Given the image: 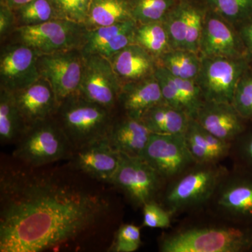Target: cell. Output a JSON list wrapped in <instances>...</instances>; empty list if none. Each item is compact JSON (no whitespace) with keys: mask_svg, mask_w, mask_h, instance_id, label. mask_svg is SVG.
Returning <instances> with one entry per match:
<instances>
[{"mask_svg":"<svg viewBox=\"0 0 252 252\" xmlns=\"http://www.w3.org/2000/svg\"><path fill=\"white\" fill-rule=\"evenodd\" d=\"M36 167L1 172L0 252H39L99 221L107 203L81 186Z\"/></svg>","mask_w":252,"mask_h":252,"instance_id":"cell-1","label":"cell"},{"mask_svg":"<svg viewBox=\"0 0 252 252\" xmlns=\"http://www.w3.org/2000/svg\"><path fill=\"white\" fill-rule=\"evenodd\" d=\"M225 223L190 225L160 240L161 252H252V225Z\"/></svg>","mask_w":252,"mask_h":252,"instance_id":"cell-2","label":"cell"},{"mask_svg":"<svg viewBox=\"0 0 252 252\" xmlns=\"http://www.w3.org/2000/svg\"><path fill=\"white\" fill-rule=\"evenodd\" d=\"M228 171L220 162H196L169 181L162 195V206L172 215L208 205Z\"/></svg>","mask_w":252,"mask_h":252,"instance_id":"cell-3","label":"cell"},{"mask_svg":"<svg viewBox=\"0 0 252 252\" xmlns=\"http://www.w3.org/2000/svg\"><path fill=\"white\" fill-rule=\"evenodd\" d=\"M54 117L74 151L107 137L113 123L110 110L79 94L61 102Z\"/></svg>","mask_w":252,"mask_h":252,"instance_id":"cell-4","label":"cell"},{"mask_svg":"<svg viewBox=\"0 0 252 252\" xmlns=\"http://www.w3.org/2000/svg\"><path fill=\"white\" fill-rule=\"evenodd\" d=\"M16 143L14 157L31 167H42L71 158L74 152L55 117L28 126Z\"/></svg>","mask_w":252,"mask_h":252,"instance_id":"cell-5","label":"cell"},{"mask_svg":"<svg viewBox=\"0 0 252 252\" xmlns=\"http://www.w3.org/2000/svg\"><path fill=\"white\" fill-rule=\"evenodd\" d=\"M88 29L85 25L56 19L34 26L14 28L16 42L27 45L39 55L82 49Z\"/></svg>","mask_w":252,"mask_h":252,"instance_id":"cell-6","label":"cell"},{"mask_svg":"<svg viewBox=\"0 0 252 252\" xmlns=\"http://www.w3.org/2000/svg\"><path fill=\"white\" fill-rule=\"evenodd\" d=\"M207 205L220 220L252 225V174L235 167L227 172Z\"/></svg>","mask_w":252,"mask_h":252,"instance_id":"cell-7","label":"cell"},{"mask_svg":"<svg viewBox=\"0 0 252 252\" xmlns=\"http://www.w3.org/2000/svg\"><path fill=\"white\" fill-rule=\"evenodd\" d=\"M250 67L248 59L201 57L195 81L205 101L232 103L239 81Z\"/></svg>","mask_w":252,"mask_h":252,"instance_id":"cell-8","label":"cell"},{"mask_svg":"<svg viewBox=\"0 0 252 252\" xmlns=\"http://www.w3.org/2000/svg\"><path fill=\"white\" fill-rule=\"evenodd\" d=\"M85 57L81 49L39 55L38 68L41 78L49 82L59 104L79 94Z\"/></svg>","mask_w":252,"mask_h":252,"instance_id":"cell-9","label":"cell"},{"mask_svg":"<svg viewBox=\"0 0 252 252\" xmlns=\"http://www.w3.org/2000/svg\"><path fill=\"white\" fill-rule=\"evenodd\" d=\"M140 157L148 162L165 182L197 162L189 152L185 134L152 133Z\"/></svg>","mask_w":252,"mask_h":252,"instance_id":"cell-10","label":"cell"},{"mask_svg":"<svg viewBox=\"0 0 252 252\" xmlns=\"http://www.w3.org/2000/svg\"><path fill=\"white\" fill-rule=\"evenodd\" d=\"M121 154L120 165L111 184L137 206L156 200L165 181L142 158Z\"/></svg>","mask_w":252,"mask_h":252,"instance_id":"cell-11","label":"cell"},{"mask_svg":"<svg viewBox=\"0 0 252 252\" xmlns=\"http://www.w3.org/2000/svg\"><path fill=\"white\" fill-rule=\"evenodd\" d=\"M84 57V72L79 94L91 102L112 110L119 102L122 84L110 61L98 54Z\"/></svg>","mask_w":252,"mask_h":252,"instance_id":"cell-12","label":"cell"},{"mask_svg":"<svg viewBox=\"0 0 252 252\" xmlns=\"http://www.w3.org/2000/svg\"><path fill=\"white\" fill-rule=\"evenodd\" d=\"M199 54L201 57L248 59L238 29L207 7Z\"/></svg>","mask_w":252,"mask_h":252,"instance_id":"cell-13","label":"cell"},{"mask_svg":"<svg viewBox=\"0 0 252 252\" xmlns=\"http://www.w3.org/2000/svg\"><path fill=\"white\" fill-rule=\"evenodd\" d=\"M39 56L34 50L21 43L5 46L0 56L1 89L14 93L39 80Z\"/></svg>","mask_w":252,"mask_h":252,"instance_id":"cell-14","label":"cell"},{"mask_svg":"<svg viewBox=\"0 0 252 252\" xmlns=\"http://www.w3.org/2000/svg\"><path fill=\"white\" fill-rule=\"evenodd\" d=\"M70 159L74 167L83 173L111 184L120 165L122 154L105 137L74 151Z\"/></svg>","mask_w":252,"mask_h":252,"instance_id":"cell-15","label":"cell"},{"mask_svg":"<svg viewBox=\"0 0 252 252\" xmlns=\"http://www.w3.org/2000/svg\"><path fill=\"white\" fill-rule=\"evenodd\" d=\"M193 119L212 135L230 143L248 127V121L227 102L205 101Z\"/></svg>","mask_w":252,"mask_h":252,"instance_id":"cell-16","label":"cell"},{"mask_svg":"<svg viewBox=\"0 0 252 252\" xmlns=\"http://www.w3.org/2000/svg\"><path fill=\"white\" fill-rule=\"evenodd\" d=\"M14 95L26 127L54 117L59 109V103L52 88L42 78L14 92Z\"/></svg>","mask_w":252,"mask_h":252,"instance_id":"cell-17","label":"cell"},{"mask_svg":"<svg viewBox=\"0 0 252 252\" xmlns=\"http://www.w3.org/2000/svg\"><path fill=\"white\" fill-rule=\"evenodd\" d=\"M119 102L126 116L141 120L149 109L165 102L155 75L123 84Z\"/></svg>","mask_w":252,"mask_h":252,"instance_id":"cell-18","label":"cell"},{"mask_svg":"<svg viewBox=\"0 0 252 252\" xmlns=\"http://www.w3.org/2000/svg\"><path fill=\"white\" fill-rule=\"evenodd\" d=\"M109 60L122 86L153 75L158 66L157 60L135 43L121 50Z\"/></svg>","mask_w":252,"mask_h":252,"instance_id":"cell-19","label":"cell"},{"mask_svg":"<svg viewBox=\"0 0 252 252\" xmlns=\"http://www.w3.org/2000/svg\"><path fill=\"white\" fill-rule=\"evenodd\" d=\"M152 134L142 121L126 116L122 120L113 122L107 139L119 153L140 157Z\"/></svg>","mask_w":252,"mask_h":252,"instance_id":"cell-20","label":"cell"},{"mask_svg":"<svg viewBox=\"0 0 252 252\" xmlns=\"http://www.w3.org/2000/svg\"><path fill=\"white\" fill-rule=\"evenodd\" d=\"M185 138L189 152L197 162H220L230 154L232 143L212 135L195 119H190Z\"/></svg>","mask_w":252,"mask_h":252,"instance_id":"cell-21","label":"cell"},{"mask_svg":"<svg viewBox=\"0 0 252 252\" xmlns=\"http://www.w3.org/2000/svg\"><path fill=\"white\" fill-rule=\"evenodd\" d=\"M191 118L184 111L164 102L149 109L141 121L152 133L185 134Z\"/></svg>","mask_w":252,"mask_h":252,"instance_id":"cell-22","label":"cell"},{"mask_svg":"<svg viewBox=\"0 0 252 252\" xmlns=\"http://www.w3.org/2000/svg\"><path fill=\"white\" fill-rule=\"evenodd\" d=\"M130 20L134 19L129 0H92L85 26L92 30Z\"/></svg>","mask_w":252,"mask_h":252,"instance_id":"cell-23","label":"cell"},{"mask_svg":"<svg viewBox=\"0 0 252 252\" xmlns=\"http://www.w3.org/2000/svg\"><path fill=\"white\" fill-rule=\"evenodd\" d=\"M26 128L20 114L14 93L0 91V141L1 144L17 142Z\"/></svg>","mask_w":252,"mask_h":252,"instance_id":"cell-24","label":"cell"},{"mask_svg":"<svg viewBox=\"0 0 252 252\" xmlns=\"http://www.w3.org/2000/svg\"><path fill=\"white\" fill-rule=\"evenodd\" d=\"M157 61L158 64L165 67L174 77L195 79L201 65V56L188 50L172 49Z\"/></svg>","mask_w":252,"mask_h":252,"instance_id":"cell-25","label":"cell"},{"mask_svg":"<svg viewBox=\"0 0 252 252\" xmlns=\"http://www.w3.org/2000/svg\"><path fill=\"white\" fill-rule=\"evenodd\" d=\"M135 44L142 46L157 60L172 50L162 21L137 24Z\"/></svg>","mask_w":252,"mask_h":252,"instance_id":"cell-26","label":"cell"},{"mask_svg":"<svg viewBox=\"0 0 252 252\" xmlns=\"http://www.w3.org/2000/svg\"><path fill=\"white\" fill-rule=\"evenodd\" d=\"M13 11L16 28L34 26L59 19L50 0H32Z\"/></svg>","mask_w":252,"mask_h":252,"instance_id":"cell-27","label":"cell"},{"mask_svg":"<svg viewBox=\"0 0 252 252\" xmlns=\"http://www.w3.org/2000/svg\"><path fill=\"white\" fill-rule=\"evenodd\" d=\"M131 14L137 24L162 21L177 0H129Z\"/></svg>","mask_w":252,"mask_h":252,"instance_id":"cell-28","label":"cell"},{"mask_svg":"<svg viewBox=\"0 0 252 252\" xmlns=\"http://www.w3.org/2000/svg\"><path fill=\"white\" fill-rule=\"evenodd\" d=\"M137 26V23L134 20L117 23L112 26H102L88 30L86 33L85 42L81 51L84 56L97 54L99 50L107 45L114 37L123 32L132 29Z\"/></svg>","mask_w":252,"mask_h":252,"instance_id":"cell-29","label":"cell"},{"mask_svg":"<svg viewBox=\"0 0 252 252\" xmlns=\"http://www.w3.org/2000/svg\"><path fill=\"white\" fill-rule=\"evenodd\" d=\"M204 2L235 28L252 16V0H204Z\"/></svg>","mask_w":252,"mask_h":252,"instance_id":"cell-30","label":"cell"},{"mask_svg":"<svg viewBox=\"0 0 252 252\" xmlns=\"http://www.w3.org/2000/svg\"><path fill=\"white\" fill-rule=\"evenodd\" d=\"M207 6L204 0L187 1L185 49L199 54Z\"/></svg>","mask_w":252,"mask_h":252,"instance_id":"cell-31","label":"cell"},{"mask_svg":"<svg viewBox=\"0 0 252 252\" xmlns=\"http://www.w3.org/2000/svg\"><path fill=\"white\" fill-rule=\"evenodd\" d=\"M187 6V1H177L162 21L172 49H185Z\"/></svg>","mask_w":252,"mask_h":252,"instance_id":"cell-32","label":"cell"},{"mask_svg":"<svg viewBox=\"0 0 252 252\" xmlns=\"http://www.w3.org/2000/svg\"><path fill=\"white\" fill-rule=\"evenodd\" d=\"M59 19L86 24L92 0H50Z\"/></svg>","mask_w":252,"mask_h":252,"instance_id":"cell-33","label":"cell"},{"mask_svg":"<svg viewBox=\"0 0 252 252\" xmlns=\"http://www.w3.org/2000/svg\"><path fill=\"white\" fill-rule=\"evenodd\" d=\"M232 104L245 120L252 119V68H249L239 81Z\"/></svg>","mask_w":252,"mask_h":252,"instance_id":"cell-34","label":"cell"},{"mask_svg":"<svg viewBox=\"0 0 252 252\" xmlns=\"http://www.w3.org/2000/svg\"><path fill=\"white\" fill-rule=\"evenodd\" d=\"M230 155L235 168L252 174V127L244 131L232 142Z\"/></svg>","mask_w":252,"mask_h":252,"instance_id":"cell-35","label":"cell"},{"mask_svg":"<svg viewBox=\"0 0 252 252\" xmlns=\"http://www.w3.org/2000/svg\"><path fill=\"white\" fill-rule=\"evenodd\" d=\"M154 75L158 81L165 102L172 107L186 112L182 96L177 87L175 77L165 67L158 64Z\"/></svg>","mask_w":252,"mask_h":252,"instance_id":"cell-36","label":"cell"},{"mask_svg":"<svg viewBox=\"0 0 252 252\" xmlns=\"http://www.w3.org/2000/svg\"><path fill=\"white\" fill-rule=\"evenodd\" d=\"M142 245L140 227L134 224L122 225L116 233L111 251L133 252Z\"/></svg>","mask_w":252,"mask_h":252,"instance_id":"cell-37","label":"cell"},{"mask_svg":"<svg viewBox=\"0 0 252 252\" xmlns=\"http://www.w3.org/2000/svg\"><path fill=\"white\" fill-rule=\"evenodd\" d=\"M143 225L152 228H166L171 224V214L156 200L143 207Z\"/></svg>","mask_w":252,"mask_h":252,"instance_id":"cell-38","label":"cell"},{"mask_svg":"<svg viewBox=\"0 0 252 252\" xmlns=\"http://www.w3.org/2000/svg\"><path fill=\"white\" fill-rule=\"evenodd\" d=\"M135 28L127 30L118 34L107 45L99 50L97 54L109 59L126 46L134 44Z\"/></svg>","mask_w":252,"mask_h":252,"instance_id":"cell-39","label":"cell"},{"mask_svg":"<svg viewBox=\"0 0 252 252\" xmlns=\"http://www.w3.org/2000/svg\"><path fill=\"white\" fill-rule=\"evenodd\" d=\"M16 28L14 13L7 5L0 4V36L4 37Z\"/></svg>","mask_w":252,"mask_h":252,"instance_id":"cell-40","label":"cell"},{"mask_svg":"<svg viewBox=\"0 0 252 252\" xmlns=\"http://www.w3.org/2000/svg\"><path fill=\"white\" fill-rule=\"evenodd\" d=\"M241 36L247 54L250 62H252V16L236 28Z\"/></svg>","mask_w":252,"mask_h":252,"instance_id":"cell-41","label":"cell"},{"mask_svg":"<svg viewBox=\"0 0 252 252\" xmlns=\"http://www.w3.org/2000/svg\"><path fill=\"white\" fill-rule=\"evenodd\" d=\"M31 1L32 0H1V4L7 5L9 8L14 10Z\"/></svg>","mask_w":252,"mask_h":252,"instance_id":"cell-42","label":"cell"},{"mask_svg":"<svg viewBox=\"0 0 252 252\" xmlns=\"http://www.w3.org/2000/svg\"><path fill=\"white\" fill-rule=\"evenodd\" d=\"M177 1H198V0H177Z\"/></svg>","mask_w":252,"mask_h":252,"instance_id":"cell-43","label":"cell"},{"mask_svg":"<svg viewBox=\"0 0 252 252\" xmlns=\"http://www.w3.org/2000/svg\"><path fill=\"white\" fill-rule=\"evenodd\" d=\"M251 67L252 68V62L251 63Z\"/></svg>","mask_w":252,"mask_h":252,"instance_id":"cell-44","label":"cell"}]
</instances>
